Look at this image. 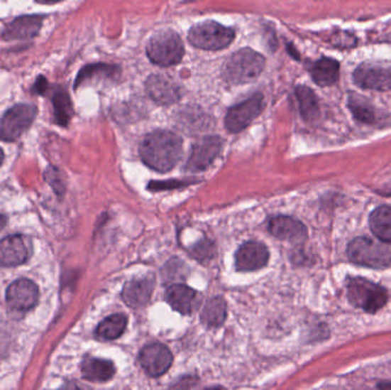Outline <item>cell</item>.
<instances>
[{
	"label": "cell",
	"instance_id": "obj_1",
	"mask_svg": "<svg viewBox=\"0 0 391 390\" xmlns=\"http://www.w3.org/2000/svg\"><path fill=\"white\" fill-rule=\"evenodd\" d=\"M140 155L148 168L167 172L177 164L182 155V140L170 131H155L143 139Z\"/></svg>",
	"mask_w": 391,
	"mask_h": 390
},
{
	"label": "cell",
	"instance_id": "obj_2",
	"mask_svg": "<svg viewBox=\"0 0 391 390\" xmlns=\"http://www.w3.org/2000/svg\"><path fill=\"white\" fill-rule=\"evenodd\" d=\"M265 60L261 54L250 48L236 52L224 62L222 76L233 85H244L253 82L265 69Z\"/></svg>",
	"mask_w": 391,
	"mask_h": 390
},
{
	"label": "cell",
	"instance_id": "obj_3",
	"mask_svg": "<svg viewBox=\"0 0 391 390\" xmlns=\"http://www.w3.org/2000/svg\"><path fill=\"white\" fill-rule=\"evenodd\" d=\"M147 55L155 65L170 67L182 60L185 45L182 39L173 30H162L148 41Z\"/></svg>",
	"mask_w": 391,
	"mask_h": 390
},
{
	"label": "cell",
	"instance_id": "obj_4",
	"mask_svg": "<svg viewBox=\"0 0 391 390\" xmlns=\"http://www.w3.org/2000/svg\"><path fill=\"white\" fill-rule=\"evenodd\" d=\"M348 299L356 308L363 309L368 314H375L388 301V293L382 286L356 277L348 283Z\"/></svg>",
	"mask_w": 391,
	"mask_h": 390
},
{
	"label": "cell",
	"instance_id": "obj_5",
	"mask_svg": "<svg viewBox=\"0 0 391 390\" xmlns=\"http://www.w3.org/2000/svg\"><path fill=\"white\" fill-rule=\"evenodd\" d=\"M348 256L353 264L373 269H385L391 264V249L370 238L358 237L348 247Z\"/></svg>",
	"mask_w": 391,
	"mask_h": 390
},
{
	"label": "cell",
	"instance_id": "obj_6",
	"mask_svg": "<svg viewBox=\"0 0 391 390\" xmlns=\"http://www.w3.org/2000/svg\"><path fill=\"white\" fill-rule=\"evenodd\" d=\"M235 38V31L214 21L196 24L189 31L188 39L194 48L218 50L229 46Z\"/></svg>",
	"mask_w": 391,
	"mask_h": 390
},
{
	"label": "cell",
	"instance_id": "obj_7",
	"mask_svg": "<svg viewBox=\"0 0 391 390\" xmlns=\"http://www.w3.org/2000/svg\"><path fill=\"white\" fill-rule=\"evenodd\" d=\"M37 109L33 104L21 103L9 109L0 121V140L16 141L35 121Z\"/></svg>",
	"mask_w": 391,
	"mask_h": 390
},
{
	"label": "cell",
	"instance_id": "obj_8",
	"mask_svg": "<svg viewBox=\"0 0 391 390\" xmlns=\"http://www.w3.org/2000/svg\"><path fill=\"white\" fill-rule=\"evenodd\" d=\"M353 80L358 87L370 91L391 90V65L383 63H363L353 71Z\"/></svg>",
	"mask_w": 391,
	"mask_h": 390
},
{
	"label": "cell",
	"instance_id": "obj_9",
	"mask_svg": "<svg viewBox=\"0 0 391 390\" xmlns=\"http://www.w3.org/2000/svg\"><path fill=\"white\" fill-rule=\"evenodd\" d=\"M265 107L261 94H255L244 102L230 109L226 117V127L231 133H238L246 129L255 119Z\"/></svg>",
	"mask_w": 391,
	"mask_h": 390
},
{
	"label": "cell",
	"instance_id": "obj_10",
	"mask_svg": "<svg viewBox=\"0 0 391 390\" xmlns=\"http://www.w3.org/2000/svg\"><path fill=\"white\" fill-rule=\"evenodd\" d=\"M173 363L171 350L163 343H150L140 352L142 369L153 378L163 376L170 370Z\"/></svg>",
	"mask_w": 391,
	"mask_h": 390
},
{
	"label": "cell",
	"instance_id": "obj_11",
	"mask_svg": "<svg viewBox=\"0 0 391 390\" xmlns=\"http://www.w3.org/2000/svg\"><path fill=\"white\" fill-rule=\"evenodd\" d=\"M33 245L23 235H12L0 241V266L16 267L29 260Z\"/></svg>",
	"mask_w": 391,
	"mask_h": 390
},
{
	"label": "cell",
	"instance_id": "obj_12",
	"mask_svg": "<svg viewBox=\"0 0 391 390\" xmlns=\"http://www.w3.org/2000/svg\"><path fill=\"white\" fill-rule=\"evenodd\" d=\"M221 148H222V140L219 136H207L202 139L192 147L188 163L185 165V170L190 172L205 170L218 157Z\"/></svg>",
	"mask_w": 391,
	"mask_h": 390
},
{
	"label": "cell",
	"instance_id": "obj_13",
	"mask_svg": "<svg viewBox=\"0 0 391 390\" xmlns=\"http://www.w3.org/2000/svg\"><path fill=\"white\" fill-rule=\"evenodd\" d=\"M38 288L29 279H18L9 285L6 300L11 308L16 311H27L38 303Z\"/></svg>",
	"mask_w": 391,
	"mask_h": 390
},
{
	"label": "cell",
	"instance_id": "obj_14",
	"mask_svg": "<svg viewBox=\"0 0 391 390\" xmlns=\"http://www.w3.org/2000/svg\"><path fill=\"white\" fill-rule=\"evenodd\" d=\"M268 229L275 237L293 244H302L308 236L307 227L301 221L285 215L271 217Z\"/></svg>",
	"mask_w": 391,
	"mask_h": 390
},
{
	"label": "cell",
	"instance_id": "obj_15",
	"mask_svg": "<svg viewBox=\"0 0 391 390\" xmlns=\"http://www.w3.org/2000/svg\"><path fill=\"white\" fill-rule=\"evenodd\" d=\"M268 260L269 251L265 245L258 242H248L236 253V268L239 271H255L265 267Z\"/></svg>",
	"mask_w": 391,
	"mask_h": 390
},
{
	"label": "cell",
	"instance_id": "obj_16",
	"mask_svg": "<svg viewBox=\"0 0 391 390\" xmlns=\"http://www.w3.org/2000/svg\"><path fill=\"white\" fill-rule=\"evenodd\" d=\"M148 94L162 106H171L181 97L179 86L164 75H153L145 82Z\"/></svg>",
	"mask_w": 391,
	"mask_h": 390
},
{
	"label": "cell",
	"instance_id": "obj_17",
	"mask_svg": "<svg viewBox=\"0 0 391 390\" xmlns=\"http://www.w3.org/2000/svg\"><path fill=\"white\" fill-rule=\"evenodd\" d=\"M44 22L43 15H24L15 18L4 30L3 37L9 40H24L35 38L40 31Z\"/></svg>",
	"mask_w": 391,
	"mask_h": 390
},
{
	"label": "cell",
	"instance_id": "obj_18",
	"mask_svg": "<svg viewBox=\"0 0 391 390\" xmlns=\"http://www.w3.org/2000/svg\"><path fill=\"white\" fill-rule=\"evenodd\" d=\"M153 288L155 279L153 277L130 281L123 288V300L132 308H141L149 303Z\"/></svg>",
	"mask_w": 391,
	"mask_h": 390
},
{
	"label": "cell",
	"instance_id": "obj_19",
	"mask_svg": "<svg viewBox=\"0 0 391 390\" xmlns=\"http://www.w3.org/2000/svg\"><path fill=\"white\" fill-rule=\"evenodd\" d=\"M167 303L182 315H192L197 307V292L187 285L174 284L166 292Z\"/></svg>",
	"mask_w": 391,
	"mask_h": 390
},
{
	"label": "cell",
	"instance_id": "obj_20",
	"mask_svg": "<svg viewBox=\"0 0 391 390\" xmlns=\"http://www.w3.org/2000/svg\"><path fill=\"white\" fill-rule=\"evenodd\" d=\"M115 365L106 359L87 357L82 364V377L92 382L108 381L115 374Z\"/></svg>",
	"mask_w": 391,
	"mask_h": 390
},
{
	"label": "cell",
	"instance_id": "obj_21",
	"mask_svg": "<svg viewBox=\"0 0 391 390\" xmlns=\"http://www.w3.org/2000/svg\"><path fill=\"white\" fill-rule=\"evenodd\" d=\"M310 72H312V80L317 85L323 86V87L332 86L338 80L340 65L334 59L323 58L312 65Z\"/></svg>",
	"mask_w": 391,
	"mask_h": 390
},
{
	"label": "cell",
	"instance_id": "obj_22",
	"mask_svg": "<svg viewBox=\"0 0 391 390\" xmlns=\"http://www.w3.org/2000/svg\"><path fill=\"white\" fill-rule=\"evenodd\" d=\"M370 230L383 243L391 244V207L380 206L370 213Z\"/></svg>",
	"mask_w": 391,
	"mask_h": 390
},
{
	"label": "cell",
	"instance_id": "obj_23",
	"mask_svg": "<svg viewBox=\"0 0 391 390\" xmlns=\"http://www.w3.org/2000/svg\"><path fill=\"white\" fill-rule=\"evenodd\" d=\"M299 107H300L301 116L306 121H317L321 110L317 97L310 88L307 86H297L295 90Z\"/></svg>",
	"mask_w": 391,
	"mask_h": 390
},
{
	"label": "cell",
	"instance_id": "obj_24",
	"mask_svg": "<svg viewBox=\"0 0 391 390\" xmlns=\"http://www.w3.org/2000/svg\"><path fill=\"white\" fill-rule=\"evenodd\" d=\"M348 108L353 114V117L360 123L368 124V125H373L377 123V110L374 108L373 104L364 97L350 94L348 97Z\"/></svg>",
	"mask_w": 391,
	"mask_h": 390
},
{
	"label": "cell",
	"instance_id": "obj_25",
	"mask_svg": "<svg viewBox=\"0 0 391 390\" xmlns=\"http://www.w3.org/2000/svg\"><path fill=\"white\" fill-rule=\"evenodd\" d=\"M121 75V67L112 65H89L82 67L75 82V88L79 87L82 84L93 78H103V80H115Z\"/></svg>",
	"mask_w": 391,
	"mask_h": 390
},
{
	"label": "cell",
	"instance_id": "obj_26",
	"mask_svg": "<svg viewBox=\"0 0 391 390\" xmlns=\"http://www.w3.org/2000/svg\"><path fill=\"white\" fill-rule=\"evenodd\" d=\"M127 317L123 314L111 315L103 320L97 329V337L101 340H115L126 330Z\"/></svg>",
	"mask_w": 391,
	"mask_h": 390
},
{
	"label": "cell",
	"instance_id": "obj_27",
	"mask_svg": "<svg viewBox=\"0 0 391 390\" xmlns=\"http://www.w3.org/2000/svg\"><path fill=\"white\" fill-rule=\"evenodd\" d=\"M52 103H53L56 124H59L60 126H67L74 114L68 93L63 88H54Z\"/></svg>",
	"mask_w": 391,
	"mask_h": 390
},
{
	"label": "cell",
	"instance_id": "obj_28",
	"mask_svg": "<svg viewBox=\"0 0 391 390\" xmlns=\"http://www.w3.org/2000/svg\"><path fill=\"white\" fill-rule=\"evenodd\" d=\"M226 317V301L219 296V298H213L206 303L200 320L204 325L209 326V327H219L224 323Z\"/></svg>",
	"mask_w": 391,
	"mask_h": 390
},
{
	"label": "cell",
	"instance_id": "obj_29",
	"mask_svg": "<svg viewBox=\"0 0 391 390\" xmlns=\"http://www.w3.org/2000/svg\"><path fill=\"white\" fill-rule=\"evenodd\" d=\"M332 44L336 48H353L357 45V38L347 31H338L332 36Z\"/></svg>",
	"mask_w": 391,
	"mask_h": 390
},
{
	"label": "cell",
	"instance_id": "obj_30",
	"mask_svg": "<svg viewBox=\"0 0 391 390\" xmlns=\"http://www.w3.org/2000/svg\"><path fill=\"white\" fill-rule=\"evenodd\" d=\"M194 181H175L171 180L167 182H151L148 185L149 190H167V189L179 188V187H185V185H192Z\"/></svg>",
	"mask_w": 391,
	"mask_h": 390
},
{
	"label": "cell",
	"instance_id": "obj_31",
	"mask_svg": "<svg viewBox=\"0 0 391 390\" xmlns=\"http://www.w3.org/2000/svg\"><path fill=\"white\" fill-rule=\"evenodd\" d=\"M192 253H194V258L203 261V260H206V259H209V256H212V245H211V243L203 242V243H200L199 245L194 247Z\"/></svg>",
	"mask_w": 391,
	"mask_h": 390
},
{
	"label": "cell",
	"instance_id": "obj_32",
	"mask_svg": "<svg viewBox=\"0 0 391 390\" xmlns=\"http://www.w3.org/2000/svg\"><path fill=\"white\" fill-rule=\"evenodd\" d=\"M48 80L44 76H39L37 80H35V85H33V93H35V94H45L48 92Z\"/></svg>",
	"mask_w": 391,
	"mask_h": 390
},
{
	"label": "cell",
	"instance_id": "obj_33",
	"mask_svg": "<svg viewBox=\"0 0 391 390\" xmlns=\"http://www.w3.org/2000/svg\"><path fill=\"white\" fill-rule=\"evenodd\" d=\"M35 3L45 4V5H52V4H57L63 0H35Z\"/></svg>",
	"mask_w": 391,
	"mask_h": 390
},
{
	"label": "cell",
	"instance_id": "obj_34",
	"mask_svg": "<svg viewBox=\"0 0 391 390\" xmlns=\"http://www.w3.org/2000/svg\"><path fill=\"white\" fill-rule=\"evenodd\" d=\"M7 219L3 215H0V232L6 226Z\"/></svg>",
	"mask_w": 391,
	"mask_h": 390
},
{
	"label": "cell",
	"instance_id": "obj_35",
	"mask_svg": "<svg viewBox=\"0 0 391 390\" xmlns=\"http://www.w3.org/2000/svg\"><path fill=\"white\" fill-rule=\"evenodd\" d=\"M288 50H290V53L293 55V58H295V59H299V54H297V52H295V50L292 48V46H290V48H288Z\"/></svg>",
	"mask_w": 391,
	"mask_h": 390
},
{
	"label": "cell",
	"instance_id": "obj_36",
	"mask_svg": "<svg viewBox=\"0 0 391 390\" xmlns=\"http://www.w3.org/2000/svg\"><path fill=\"white\" fill-rule=\"evenodd\" d=\"M4 157H5V155H4L3 149L0 148V166H1V164H3Z\"/></svg>",
	"mask_w": 391,
	"mask_h": 390
}]
</instances>
